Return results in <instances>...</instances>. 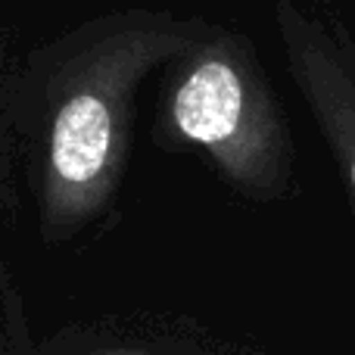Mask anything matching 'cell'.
Instances as JSON below:
<instances>
[{
    "label": "cell",
    "instance_id": "cell-5",
    "mask_svg": "<svg viewBox=\"0 0 355 355\" xmlns=\"http://www.w3.org/2000/svg\"><path fill=\"white\" fill-rule=\"evenodd\" d=\"M0 355H41V343L31 337L22 293L3 259H0Z\"/></svg>",
    "mask_w": 355,
    "mask_h": 355
},
{
    "label": "cell",
    "instance_id": "cell-2",
    "mask_svg": "<svg viewBox=\"0 0 355 355\" xmlns=\"http://www.w3.org/2000/svg\"><path fill=\"white\" fill-rule=\"evenodd\" d=\"M150 141L196 153L237 196L281 202L296 190V141L250 35L206 19L156 75Z\"/></svg>",
    "mask_w": 355,
    "mask_h": 355
},
{
    "label": "cell",
    "instance_id": "cell-6",
    "mask_svg": "<svg viewBox=\"0 0 355 355\" xmlns=\"http://www.w3.org/2000/svg\"><path fill=\"white\" fill-rule=\"evenodd\" d=\"M12 69L16 60H10L3 41V25H0V237L10 221L12 206V168H16V150H12V131H10V91H12ZM3 259V252H0Z\"/></svg>",
    "mask_w": 355,
    "mask_h": 355
},
{
    "label": "cell",
    "instance_id": "cell-4",
    "mask_svg": "<svg viewBox=\"0 0 355 355\" xmlns=\"http://www.w3.org/2000/svg\"><path fill=\"white\" fill-rule=\"evenodd\" d=\"M41 355H271L181 315H103L72 321L41 340Z\"/></svg>",
    "mask_w": 355,
    "mask_h": 355
},
{
    "label": "cell",
    "instance_id": "cell-3",
    "mask_svg": "<svg viewBox=\"0 0 355 355\" xmlns=\"http://www.w3.org/2000/svg\"><path fill=\"white\" fill-rule=\"evenodd\" d=\"M275 31L290 81L355 209V35L306 0H275Z\"/></svg>",
    "mask_w": 355,
    "mask_h": 355
},
{
    "label": "cell",
    "instance_id": "cell-1",
    "mask_svg": "<svg viewBox=\"0 0 355 355\" xmlns=\"http://www.w3.org/2000/svg\"><path fill=\"white\" fill-rule=\"evenodd\" d=\"M202 22L168 6H125L16 60L10 131L41 243L66 246L112 215L128 175L137 97Z\"/></svg>",
    "mask_w": 355,
    "mask_h": 355
}]
</instances>
